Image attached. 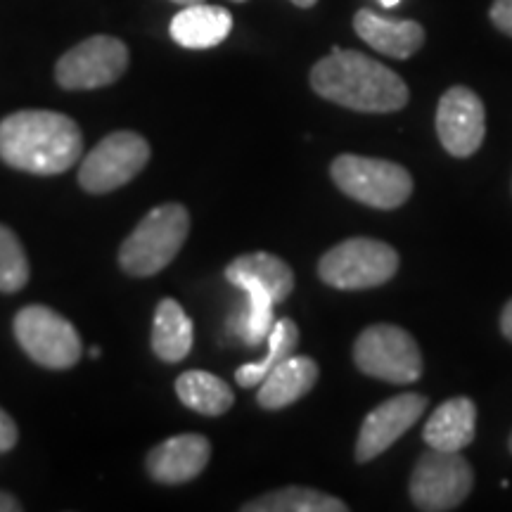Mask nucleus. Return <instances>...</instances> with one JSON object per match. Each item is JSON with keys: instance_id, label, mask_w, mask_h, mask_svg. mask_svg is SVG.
<instances>
[{"instance_id": "1", "label": "nucleus", "mask_w": 512, "mask_h": 512, "mask_svg": "<svg viewBox=\"0 0 512 512\" xmlns=\"http://www.w3.org/2000/svg\"><path fill=\"white\" fill-rule=\"evenodd\" d=\"M81 128L50 110H22L0 121V159L34 176H57L79 162Z\"/></svg>"}, {"instance_id": "2", "label": "nucleus", "mask_w": 512, "mask_h": 512, "mask_svg": "<svg viewBox=\"0 0 512 512\" xmlns=\"http://www.w3.org/2000/svg\"><path fill=\"white\" fill-rule=\"evenodd\" d=\"M311 88L323 100L354 112L387 114L408 105V86L399 74L358 50L332 48L311 69Z\"/></svg>"}, {"instance_id": "3", "label": "nucleus", "mask_w": 512, "mask_h": 512, "mask_svg": "<svg viewBox=\"0 0 512 512\" xmlns=\"http://www.w3.org/2000/svg\"><path fill=\"white\" fill-rule=\"evenodd\" d=\"M190 233V214L183 204L155 207L119 249V266L133 278H150L176 259Z\"/></svg>"}, {"instance_id": "4", "label": "nucleus", "mask_w": 512, "mask_h": 512, "mask_svg": "<svg viewBox=\"0 0 512 512\" xmlns=\"http://www.w3.org/2000/svg\"><path fill=\"white\" fill-rule=\"evenodd\" d=\"M399 271V252L373 238H351L339 242L320 256L318 275L335 290H370L394 278Z\"/></svg>"}, {"instance_id": "5", "label": "nucleus", "mask_w": 512, "mask_h": 512, "mask_svg": "<svg viewBox=\"0 0 512 512\" xmlns=\"http://www.w3.org/2000/svg\"><path fill=\"white\" fill-rule=\"evenodd\" d=\"M330 176L344 195L373 209H396L413 195L411 174L387 159L339 155L330 164Z\"/></svg>"}, {"instance_id": "6", "label": "nucleus", "mask_w": 512, "mask_h": 512, "mask_svg": "<svg viewBox=\"0 0 512 512\" xmlns=\"http://www.w3.org/2000/svg\"><path fill=\"white\" fill-rule=\"evenodd\" d=\"M354 363L363 375L389 384H413L422 377V354L411 332L377 323L358 335Z\"/></svg>"}, {"instance_id": "7", "label": "nucleus", "mask_w": 512, "mask_h": 512, "mask_svg": "<svg viewBox=\"0 0 512 512\" xmlns=\"http://www.w3.org/2000/svg\"><path fill=\"white\" fill-rule=\"evenodd\" d=\"M12 330L24 354L38 366L67 370L81 361L83 344L79 332L67 318L48 306H24L15 316Z\"/></svg>"}, {"instance_id": "8", "label": "nucleus", "mask_w": 512, "mask_h": 512, "mask_svg": "<svg viewBox=\"0 0 512 512\" xmlns=\"http://www.w3.org/2000/svg\"><path fill=\"white\" fill-rule=\"evenodd\" d=\"M472 484L475 472L460 451L430 448L413 467L408 494L418 510L446 512L456 510L470 496Z\"/></svg>"}, {"instance_id": "9", "label": "nucleus", "mask_w": 512, "mask_h": 512, "mask_svg": "<svg viewBox=\"0 0 512 512\" xmlns=\"http://www.w3.org/2000/svg\"><path fill=\"white\" fill-rule=\"evenodd\" d=\"M150 162V143L133 131L102 138L81 162L79 185L91 195H105L133 181Z\"/></svg>"}, {"instance_id": "10", "label": "nucleus", "mask_w": 512, "mask_h": 512, "mask_svg": "<svg viewBox=\"0 0 512 512\" xmlns=\"http://www.w3.org/2000/svg\"><path fill=\"white\" fill-rule=\"evenodd\" d=\"M128 67V48L114 36H91L69 48L55 67V79L64 91H95L112 86Z\"/></svg>"}, {"instance_id": "11", "label": "nucleus", "mask_w": 512, "mask_h": 512, "mask_svg": "<svg viewBox=\"0 0 512 512\" xmlns=\"http://www.w3.org/2000/svg\"><path fill=\"white\" fill-rule=\"evenodd\" d=\"M437 136L451 157L467 159L482 147L486 136L484 102L467 86H451L437 107Z\"/></svg>"}, {"instance_id": "12", "label": "nucleus", "mask_w": 512, "mask_h": 512, "mask_svg": "<svg viewBox=\"0 0 512 512\" xmlns=\"http://www.w3.org/2000/svg\"><path fill=\"white\" fill-rule=\"evenodd\" d=\"M427 406H430L427 396L406 392L392 396V399L373 408L363 420L356 439L358 463H370V460L382 456L389 446H394L422 418Z\"/></svg>"}, {"instance_id": "13", "label": "nucleus", "mask_w": 512, "mask_h": 512, "mask_svg": "<svg viewBox=\"0 0 512 512\" xmlns=\"http://www.w3.org/2000/svg\"><path fill=\"white\" fill-rule=\"evenodd\" d=\"M211 458V444L202 434H178L157 444L147 456V472L159 484H185L200 477Z\"/></svg>"}, {"instance_id": "14", "label": "nucleus", "mask_w": 512, "mask_h": 512, "mask_svg": "<svg viewBox=\"0 0 512 512\" xmlns=\"http://www.w3.org/2000/svg\"><path fill=\"white\" fill-rule=\"evenodd\" d=\"M354 31L377 53L408 60L425 46V29L413 19H392L377 15L375 10H358L354 17Z\"/></svg>"}, {"instance_id": "15", "label": "nucleus", "mask_w": 512, "mask_h": 512, "mask_svg": "<svg viewBox=\"0 0 512 512\" xmlns=\"http://www.w3.org/2000/svg\"><path fill=\"white\" fill-rule=\"evenodd\" d=\"M477 406L467 396H456L434 408V413L422 427V439L430 448L439 451H463L475 441Z\"/></svg>"}, {"instance_id": "16", "label": "nucleus", "mask_w": 512, "mask_h": 512, "mask_svg": "<svg viewBox=\"0 0 512 512\" xmlns=\"http://www.w3.org/2000/svg\"><path fill=\"white\" fill-rule=\"evenodd\" d=\"M318 363L309 356H290L259 384L256 403L266 411H280L306 396L318 382Z\"/></svg>"}, {"instance_id": "17", "label": "nucleus", "mask_w": 512, "mask_h": 512, "mask_svg": "<svg viewBox=\"0 0 512 512\" xmlns=\"http://www.w3.org/2000/svg\"><path fill=\"white\" fill-rule=\"evenodd\" d=\"M233 29V15L219 5H188L171 19V38L181 48L207 50L223 43Z\"/></svg>"}, {"instance_id": "18", "label": "nucleus", "mask_w": 512, "mask_h": 512, "mask_svg": "<svg viewBox=\"0 0 512 512\" xmlns=\"http://www.w3.org/2000/svg\"><path fill=\"white\" fill-rule=\"evenodd\" d=\"M226 278L233 285H259L271 294L275 304H283L294 290V273L280 256L268 252L242 254L230 261L226 268Z\"/></svg>"}, {"instance_id": "19", "label": "nucleus", "mask_w": 512, "mask_h": 512, "mask_svg": "<svg viewBox=\"0 0 512 512\" xmlns=\"http://www.w3.org/2000/svg\"><path fill=\"white\" fill-rule=\"evenodd\" d=\"M192 349V320L176 299L166 297L157 304L152 323V351L166 363H178Z\"/></svg>"}, {"instance_id": "20", "label": "nucleus", "mask_w": 512, "mask_h": 512, "mask_svg": "<svg viewBox=\"0 0 512 512\" xmlns=\"http://www.w3.org/2000/svg\"><path fill=\"white\" fill-rule=\"evenodd\" d=\"M176 394L183 406L202 415L228 413L233 408L235 394L221 377L207 373V370H188L176 380Z\"/></svg>"}, {"instance_id": "21", "label": "nucleus", "mask_w": 512, "mask_h": 512, "mask_svg": "<svg viewBox=\"0 0 512 512\" xmlns=\"http://www.w3.org/2000/svg\"><path fill=\"white\" fill-rule=\"evenodd\" d=\"M349 505L342 498H335L323 491L309 489V486H285V489L271 491L247 505L242 512H347Z\"/></svg>"}, {"instance_id": "22", "label": "nucleus", "mask_w": 512, "mask_h": 512, "mask_svg": "<svg viewBox=\"0 0 512 512\" xmlns=\"http://www.w3.org/2000/svg\"><path fill=\"white\" fill-rule=\"evenodd\" d=\"M299 344V328L290 318L275 320L271 335H268V354L259 363H247L235 370V382L240 387H259L285 358L294 356Z\"/></svg>"}, {"instance_id": "23", "label": "nucleus", "mask_w": 512, "mask_h": 512, "mask_svg": "<svg viewBox=\"0 0 512 512\" xmlns=\"http://www.w3.org/2000/svg\"><path fill=\"white\" fill-rule=\"evenodd\" d=\"M29 259L22 242L0 223V292L15 294L29 283Z\"/></svg>"}, {"instance_id": "24", "label": "nucleus", "mask_w": 512, "mask_h": 512, "mask_svg": "<svg viewBox=\"0 0 512 512\" xmlns=\"http://www.w3.org/2000/svg\"><path fill=\"white\" fill-rule=\"evenodd\" d=\"M491 24L505 36L512 38V0H494L489 10Z\"/></svg>"}, {"instance_id": "25", "label": "nucleus", "mask_w": 512, "mask_h": 512, "mask_svg": "<svg viewBox=\"0 0 512 512\" xmlns=\"http://www.w3.org/2000/svg\"><path fill=\"white\" fill-rule=\"evenodd\" d=\"M17 439H19V432H17L15 420H12L10 415L0 408V453L12 451L17 444Z\"/></svg>"}, {"instance_id": "26", "label": "nucleus", "mask_w": 512, "mask_h": 512, "mask_svg": "<svg viewBox=\"0 0 512 512\" xmlns=\"http://www.w3.org/2000/svg\"><path fill=\"white\" fill-rule=\"evenodd\" d=\"M501 332L505 339H510L512 342V299L508 304L503 306V313H501Z\"/></svg>"}, {"instance_id": "27", "label": "nucleus", "mask_w": 512, "mask_h": 512, "mask_svg": "<svg viewBox=\"0 0 512 512\" xmlns=\"http://www.w3.org/2000/svg\"><path fill=\"white\" fill-rule=\"evenodd\" d=\"M19 510H22V503H19L15 496L0 491V512H19Z\"/></svg>"}, {"instance_id": "28", "label": "nucleus", "mask_w": 512, "mask_h": 512, "mask_svg": "<svg viewBox=\"0 0 512 512\" xmlns=\"http://www.w3.org/2000/svg\"><path fill=\"white\" fill-rule=\"evenodd\" d=\"M294 5H297V8H313V5L318 3V0H292Z\"/></svg>"}, {"instance_id": "29", "label": "nucleus", "mask_w": 512, "mask_h": 512, "mask_svg": "<svg viewBox=\"0 0 512 512\" xmlns=\"http://www.w3.org/2000/svg\"><path fill=\"white\" fill-rule=\"evenodd\" d=\"M171 3H178V5H183V8H188V5H197V3H204V0H171Z\"/></svg>"}, {"instance_id": "30", "label": "nucleus", "mask_w": 512, "mask_h": 512, "mask_svg": "<svg viewBox=\"0 0 512 512\" xmlns=\"http://www.w3.org/2000/svg\"><path fill=\"white\" fill-rule=\"evenodd\" d=\"M380 3L384 5V8H396V5H399L401 0H380Z\"/></svg>"}, {"instance_id": "31", "label": "nucleus", "mask_w": 512, "mask_h": 512, "mask_svg": "<svg viewBox=\"0 0 512 512\" xmlns=\"http://www.w3.org/2000/svg\"><path fill=\"white\" fill-rule=\"evenodd\" d=\"M91 358H100V347H91Z\"/></svg>"}, {"instance_id": "32", "label": "nucleus", "mask_w": 512, "mask_h": 512, "mask_svg": "<svg viewBox=\"0 0 512 512\" xmlns=\"http://www.w3.org/2000/svg\"><path fill=\"white\" fill-rule=\"evenodd\" d=\"M510 453H512V434H510Z\"/></svg>"}, {"instance_id": "33", "label": "nucleus", "mask_w": 512, "mask_h": 512, "mask_svg": "<svg viewBox=\"0 0 512 512\" xmlns=\"http://www.w3.org/2000/svg\"><path fill=\"white\" fill-rule=\"evenodd\" d=\"M233 3H245V0H233Z\"/></svg>"}]
</instances>
